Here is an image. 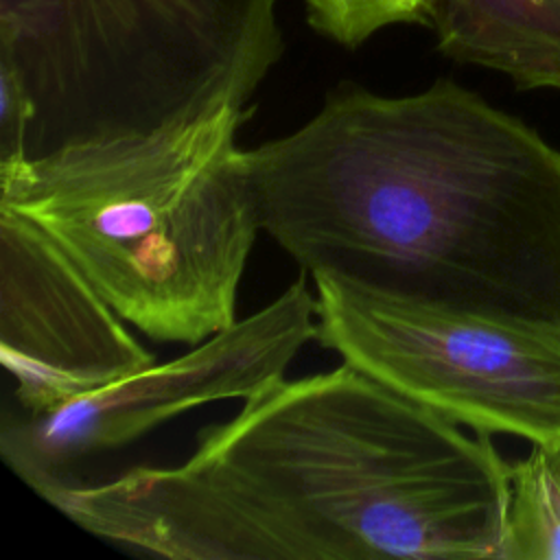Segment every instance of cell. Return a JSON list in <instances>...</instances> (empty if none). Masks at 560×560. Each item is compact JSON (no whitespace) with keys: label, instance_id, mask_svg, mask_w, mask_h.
<instances>
[{"label":"cell","instance_id":"obj_9","mask_svg":"<svg viewBox=\"0 0 560 560\" xmlns=\"http://www.w3.org/2000/svg\"><path fill=\"white\" fill-rule=\"evenodd\" d=\"M503 560H560V446L532 444L510 464Z\"/></svg>","mask_w":560,"mask_h":560},{"label":"cell","instance_id":"obj_6","mask_svg":"<svg viewBox=\"0 0 560 560\" xmlns=\"http://www.w3.org/2000/svg\"><path fill=\"white\" fill-rule=\"evenodd\" d=\"M317 332V293L295 280L260 311L171 361L44 411L4 409L0 455L18 479L46 499L83 481L79 466L88 457L125 446L184 411L245 400L284 378Z\"/></svg>","mask_w":560,"mask_h":560},{"label":"cell","instance_id":"obj_5","mask_svg":"<svg viewBox=\"0 0 560 560\" xmlns=\"http://www.w3.org/2000/svg\"><path fill=\"white\" fill-rule=\"evenodd\" d=\"M313 280L343 363L470 431L560 446V335Z\"/></svg>","mask_w":560,"mask_h":560},{"label":"cell","instance_id":"obj_4","mask_svg":"<svg viewBox=\"0 0 560 560\" xmlns=\"http://www.w3.org/2000/svg\"><path fill=\"white\" fill-rule=\"evenodd\" d=\"M278 0H0L26 158L245 107L282 57Z\"/></svg>","mask_w":560,"mask_h":560},{"label":"cell","instance_id":"obj_10","mask_svg":"<svg viewBox=\"0 0 560 560\" xmlns=\"http://www.w3.org/2000/svg\"><path fill=\"white\" fill-rule=\"evenodd\" d=\"M308 24L343 48H359L392 24H424L427 0H304Z\"/></svg>","mask_w":560,"mask_h":560},{"label":"cell","instance_id":"obj_8","mask_svg":"<svg viewBox=\"0 0 560 560\" xmlns=\"http://www.w3.org/2000/svg\"><path fill=\"white\" fill-rule=\"evenodd\" d=\"M427 26L453 61L560 92V0H427Z\"/></svg>","mask_w":560,"mask_h":560},{"label":"cell","instance_id":"obj_2","mask_svg":"<svg viewBox=\"0 0 560 560\" xmlns=\"http://www.w3.org/2000/svg\"><path fill=\"white\" fill-rule=\"evenodd\" d=\"M249 160L262 232L311 278L560 335V151L468 88L341 83Z\"/></svg>","mask_w":560,"mask_h":560},{"label":"cell","instance_id":"obj_3","mask_svg":"<svg viewBox=\"0 0 560 560\" xmlns=\"http://www.w3.org/2000/svg\"><path fill=\"white\" fill-rule=\"evenodd\" d=\"M243 107L0 164V208L35 223L142 335L197 346L236 322L260 225Z\"/></svg>","mask_w":560,"mask_h":560},{"label":"cell","instance_id":"obj_7","mask_svg":"<svg viewBox=\"0 0 560 560\" xmlns=\"http://www.w3.org/2000/svg\"><path fill=\"white\" fill-rule=\"evenodd\" d=\"M85 273L0 208V357L24 411H44L155 363Z\"/></svg>","mask_w":560,"mask_h":560},{"label":"cell","instance_id":"obj_1","mask_svg":"<svg viewBox=\"0 0 560 560\" xmlns=\"http://www.w3.org/2000/svg\"><path fill=\"white\" fill-rule=\"evenodd\" d=\"M44 501L109 545L168 560H503L510 464L488 433L341 361L245 398L177 466Z\"/></svg>","mask_w":560,"mask_h":560}]
</instances>
